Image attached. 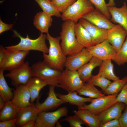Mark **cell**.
I'll return each mask as SVG.
<instances>
[{
	"label": "cell",
	"instance_id": "obj_1",
	"mask_svg": "<svg viewBox=\"0 0 127 127\" xmlns=\"http://www.w3.org/2000/svg\"><path fill=\"white\" fill-rule=\"evenodd\" d=\"M46 35L49 47L48 54L43 53V61L52 68L62 72L67 57L60 43V37H53L49 33Z\"/></svg>",
	"mask_w": 127,
	"mask_h": 127
},
{
	"label": "cell",
	"instance_id": "obj_2",
	"mask_svg": "<svg viewBox=\"0 0 127 127\" xmlns=\"http://www.w3.org/2000/svg\"><path fill=\"white\" fill-rule=\"evenodd\" d=\"M75 23L70 20L64 21L62 26L60 36V45L66 56L71 55L81 51L83 48L78 42L75 36L74 26Z\"/></svg>",
	"mask_w": 127,
	"mask_h": 127
},
{
	"label": "cell",
	"instance_id": "obj_3",
	"mask_svg": "<svg viewBox=\"0 0 127 127\" xmlns=\"http://www.w3.org/2000/svg\"><path fill=\"white\" fill-rule=\"evenodd\" d=\"M12 30L13 33V36L19 38L20 40V41L17 44L6 47L5 48L13 51L36 50L43 53H48L49 48L45 42L47 35L41 33L37 38L32 39L29 37L28 34L27 35L26 37L24 38L16 31Z\"/></svg>",
	"mask_w": 127,
	"mask_h": 127
},
{
	"label": "cell",
	"instance_id": "obj_4",
	"mask_svg": "<svg viewBox=\"0 0 127 127\" xmlns=\"http://www.w3.org/2000/svg\"><path fill=\"white\" fill-rule=\"evenodd\" d=\"M29 51H13L0 46V69L11 71L24 62Z\"/></svg>",
	"mask_w": 127,
	"mask_h": 127
},
{
	"label": "cell",
	"instance_id": "obj_5",
	"mask_svg": "<svg viewBox=\"0 0 127 127\" xmlns=\"http://www.w3.org/2000/svg\"><path fill=\"white\" fill-rule=\"evenodd\" d=\"M31 67L33 77L46 82L48 85L58 87L62 71L52 68L43 61L33 64Z\"/></svg>",
	"mask_w": 127,
	"mask_h": 127
},
{
	"label": "cell",
	"instance_id": "obj_6",
	"mask_svg": "<svg viewBox=\"0 0 127 127\" xmlns=\"http://www.w3.org/2000/svg\"><path fill=\"white\" fill-rule=\"evenodd\" d=\"M95 7L88 0H76L61 14L64 21L70 20L75 23L85 15L95 9Z\"/></svg>",
	"mask_w": 127,
	"mask_h": 127
},
{
	"label": "cell",
	"instance_id": "obj_7",
	"mask_svg": "<svg viewBox=\"0 0 127 127\" xmlns=\"http://www.w3.org/2000/svg\"><path fill=\"white\" fill-rule=\"evenodd\" d=\"M84 83L81 79L77 71L71 70L66 68L62 71L59 79L58 87L68 92L76 91Z\"/></svg>",
	"mask_w": 127,
	"mask_h": 127
},
{
	"label": "cell",
	"instance_id": "obj_8",
	"mask_svg": "<svg viewBox=\"0 0 127 127\" xmlns=\"http://www.w3.org/2000/svg\"><path fill=\"white\" fill-rule=\"evenodd\" d=\"M11 80L12 85L15 87L21 84L26 85L33 77L31 67L28 61L5 75Z\"/></svg>",
	"mask_w": 127,
	"mask_h": 127
},
{
	"label": "cell",
	"instance_id": "obj_9",
	"mask_svg": "<svg viewBox=\"0 0 127 127\" xmlns=\"http://www.w3.org/2000/svg\"><path fill=\"white\" fill-rule=\"evenodd\" d=\"M68 110L66 107H60L53 112H39L36 120L35 127H54L61 118L67 116Z\"/></svg>",
	"mask_w": 127,
	"mask_h": 127
},
{
	"label": "cell",
	"instance_id": "obj_10",
	"mask_svg": "<svg viewBox=\"0 0 127 127\" xmlns=\"http://www.w3.org/2000/svg\"><path fill=\"white\" fill-rule=\"evenodd\" d=\"M86 48L93 57L103 61L113 60L117 52L107 40L96 45Z\"/></svg>",
	"mask_w": 127,
	"mask_h": 127
},
{
	"label": "cell",
	"instance_id": "obj_11",
	"mask_svg": "<svg viewBox=\"0 0 127 127\" xmlns=\"http://www.w3.org/2000/svg\"><path fill=\"white\" fill-rule=\"evenodd\" d=\"M118 95H109L92 99L90 104H85L78 109H87L98 115L117 102L116 98Z\"/></svg>",
	"mask_w": 127,
	"mask_h": 127
},
{
	"label": "cell",
	"instance_id": "obj_12",
	"mask_svg": "<svg viewBox=\"0 0 127 127\" xmlns=\"http://www.w3.org/2000/svg\"><path fill=\"white\" fill-rule=\"evenodd\" d=\"M92 57L86 48H84L79 52L68 56L64 67L71 70L77 71L88 62Z\"/></svg>",
	"mask_w": 127,
	"mask_h": 127
},
{
	"label": "cell",
	"instance_id": "obj_13",
	"mask_svg": "<svg viewBox=\"0 0 127 127\" xmlns=\"http://www.w3.org/2000/svg\"><path fill=\"white\" fill-rule=\"evenodd\" d=\"M55 87L54 85H49L48 96L42 103L39 102L40 96L36 99L35 105L39 112L53 110L65 103L57 96L55 91Z\"/></svg>",
	"mask_w": 127,
	"mask_h": 127
},
{
	"label": "cell",
	"instance_id": "obj_14",
	"mask_svg": "<svg viewBox=\"0 0 127 127\" xmlns=\"http://www.w3.org/2000/svg\"><path fill=\"white\" fill-rule=\"evenodd\" d=\"M127 35V31L123 27L116 24L108 30L106 40L118 52L121 47Z\"/></svg>",
	"mask_w": 127,
	"mask_h": 127
},
{
	"label": "cell",
	"instance_id": "obj_15",
	"mask_svg": "<svg viewBox=\"0 0 127 127\" xmlns=\"http://www.w3.org/2000/svg\"><path fill=\"white\" fill-rule=\"evenodd\" d=\"M79 21L90 34L93 46L106 40L108 30L99 28L83 18Z\"/></svg>",
	"mask_w": 127,
	"mask_h": 127
},
{
	"label": "cell",
	"instance_id": "obj_16",
	"mask_svg": "<svg viewBox=\"0 0 127 127\" xmlns=\"http://www.w3.org/2000/svg\"><path fill=\"white\" fill-rule=\"evenodd\" d=\"M13 91V97L11 101L16 107L21 108L32 104L30 102V93L26 85H20Z\"/></svg>",
	"mask_w": 127,
	"mask_h": 127
},
{
	"label": "cell",
	"instance_id": "obj_17",
	"mask_svg": "<svg viewBox=\"0 0 127 127\" xmlns=\"http://www.w3.org/2000/svg\"><path fill=\"white\" fill-rule=\"evenodd\" d=\"M82 18L99 28L107 30L111 28L116 25L113 23L105 15L95 8Z\"/></svg>",
	"mask_w": 127,
	"mask_h": 127
},
{
	"label": "cell",
	"instance_id": "obj_18",
	"mask_svg": "<svg viewBox=\"0 0 127 127\" xmlns=\"http://www.w3.org/2000/svg\"><path fill=\"white\" fill-rule=\"evenodd\" d=\"M126 105L123 103L117 102L97 115L101 124L114 119H119Z\"/></svg>",
	"mask_w": 127,
	"mask_h": 127
},
{
	"label": "cell",
	"instance_id": "obj_19",
	"mask_svg": "<svg viewBox=\"0 0 127 127\" xmlns=\"http://www.w3.org/2000/svg\"><path fill=\"white\" fill-rule=\"evenodd\" d=\"M39 112L34 103L25 107L20 108L16 119V126L22 127L29 121L36 120Z\"/></svg>",
	"mask_w": 127,
	"mask_h": 127
},
{
	"label": "cell",
	"instance_id": "obj_20",
	"mask_svg": "<svg viewBox=\"0 0 127 127\" xmlns=\"http://www.w3.org/2000/svg\"><path fill=\"white\" fill-rule=\"evenodd\" d=\"M111 16V21L118 24L127 31V5L124 2L123 5L118 8L115 6L108 7Z\"/></svg>",
	"mask_w": 127,
	"mask_h": 127
},
{
	"label": "cell",
	"instance_id": "obj_21",
	"mask_svg": "<svg viewBox=\"0 0 127 127\" xmlns=\"http://www.w3.org/2000/svg\"><path fill=\"white\" fill-rule=\"evenodd\" d=\"M57 96L65 103H68L69 104L75 105L80 108L86 104V102H91L92 98H85L77 95L76 91L68 92L67 94H63L60 93H56Z\"/></svg>",
	"mask_w": 127,
	"mask_h": 127
},
{
	"label": "cell",
	"instance_id": "obj_22",
	"mask_svg": "<svg viewBox=\"0 0 127 127\" xmlns=\"http://www.w3.org/2000/svg\"><path fill=\"white\" fill-rule=\"evenodd\" d=\"M103 61L94 57H93L90 61L84 65L77 70L79 76L84 83L87 82L93 75L92 72L95 67L100 66Z\"/></svg>",
	"mask_w": 127,
	"mask_h": 127
},
{
	"label": "cell",
	"instance_id": "obj_23",
	"mask_svg": "<svg viewBox=\"0 0 127 127\" xmlns=\"http://www.w3.org/2000/svg\"><path fill=\"white\" fill-rule=\"evenodd\" d=\"M51 16L43 11L39 12L34 17L33 24L41 33L47 34L49 33V28L52 24V19Z\"/></svg>",
	"mask_w": 127,
	"mask_h": 127
},
{
	"label": "cell",
	"instance_id": "obj_24",
	"mask_svg": "<svg viewBox=\"0 0 127 127\" xmlns=\"http://www.w3.org/2000/svg\"><path fill=\"white\" fill-rule=\"evenodd\" d=\"M89 127H100V123L97 115L86 109H78L73 111Z\"/></svg>",
	"mask_w": 127,
	"mask_h": 127
},
{
	"label": "cell",
	"instance_id": "obj_25",
	"mask_svg": "<svg viewBox=\"0 0 127 127\" xmlns=\"http://www.w3.org/2000/svg\"><path fill=\"white\" fill-rule=\"evenodd\" d=\"M74 31L78 42L83 48H86L93 46L90 34L79 22L75 23Z\"/></svg>",
	"mask_w": 127,
	"mask_h": 127
},
{
	"label": "cell",
	"instance_id": "obj_26",
	"mask_svg": "<svg viewBox=\"0 0 127 127\" xmlns=\"http://www.w3.org/2000/svg\"><path fill=\"white\" fill-rule=\"evenodd\" d=\"M47 85L46 82L34 77L28 81L26 85L30 93V102L32 103H33L36 99L40 96V90Z\"/></svg>",
	"mask_w": 127,
	"mask_h": 127
},
{
	"label": "cell",
	"instance_id": "obj_27",
	"mask_svg": "<svg viewBox=\"0 0 127 127\" xmlns=\"http://www.w3.org/2000/svg\"><path fill=\"white\" fill-rule=\"evenodd\" d=\"M20 109L15 105L11 100L6 102L3 108L0 110V122L16 118Z\"/></svg>",
	"mask_w": 127,
	"mask_h": 127
},
{
	"label": "cell",
	"instance_id": "obj_28",
	"mask_svg": "<svg viewBox=\"0 0 127 127\" xmlns=\"http://www.w3.org/2000/svg\"><path fill=\"white\" fill-rule=\"evenodd\" d=\"M113 66L111 60L103 61L100 66L99 70L97 75L113 81L119 79V77L116 75L114 73Z\"/></svg>",
	"mask_w": 127,
	"mask_h": 127
},
{
	"label": "cell",
	"instance_id": "obj_29",
	"mask_svg": "<svg viewBox=\"0 0 127 127\" xmlns=\"http://www.w3.org/2000/svg\"><path fill=\"white\" fill-rule=\"evenodd\" d=\"M76 91L79 95H84L92 99L105 96L94 86L87 82L84 83L81 87Z\"/></svg>",
	"mask_w": 127,
	"mask_h": 127
},
{
	"label": "cell",
	"instance_id": "obj_30",
	"mask_svg": "<svg viewBox=\"0 0 127 127\" xmlns=\"http://www.w3.org/2000/svg\"><path fill=\"white\" fill-rule=\"evenodd\" d=\"M4 71L0 69V96L5 102L11 100L13 97V89L10 88L5 79Z\"/></svg>",
	"mask_w": 127,
	"mask_h": 127
},
{
	"label": "cell",
	"instance_id": "obj_31",
	"mask_svg": "<svg viewBox=\"0 0 127 127\" xmlns=\"http://www.w3.org/2000/svg\"><path fill=\"white\" fill-rule=\"evenodd\" d=\"M43 11L51 16L61 17V14L54 6L50 0H34Z\"/></svg>",
	"mask_w": 127,
	"mask_h": 127
},
{
	"label": "cell",
	"instance_id": "obj_32",
	"mask_svg": "<svg viewBox=\"0 0 127 127\" xmlns=\"http://www.w3.org/2000/svg\"><path fill=\"white\" fill-rule=\"evenodd\" d=\"M127 82V76L122 79L113 81L109 85L104 91V94L109 95L118 94Z\"/></svg>",
	"mask_w": 127,
	"mask_h": 127
},
{
	"label": "cell",
	"instance_id": "obj_33",
	"mask_svg": "<svg viewBox=\"0 0 127 127\" xmlns=\"http://www.w3.org/2000/svg\"><path fill=\"white\" fill-rule=\"evenodd\" d=\"M113 60L119 66L127 63V36Z\"/></svg>",
	"mask_w": 127,
	"mask_h": 127
},
{
	"label": "cell",
	"instance_id": "obj_34",
	"mask_svg": "<svg viewBox=\"0 0 127 127\" xmlns=\"http://www.w3.org/2000/svg\"><path fill=\"white\" fill-rule=\"evenodd\" d=\"M87 82L99 87L104 91L111 82L107 79L97 75H92Z\"/></svg>",
	"mask_w": 127,
	"mask_h": 127
},
{
	"label": "cell",
	"instance_id": "obj_35",
	"mask_svg": "<svg viewBox=\"0 0 127 127\" xmlns=\"http://www.w3.org/2000/svg\"><path fill=\"white\" fill-rule=\"evenodd\" d=\"M95 7V8L102 13L108 18H111L107 4L105 0H88Z\"/></svg>",
	"mask_w": 127,
	"mask_h": 127
},
{
	"label": "cell",
	"instance_id": "obj_36",
	"mask_svg": "<svg viewBox=\"0 0 127 127\" xmlns=\"http://www.w3.org/2000/svg\"><path fill=\"white\" fill-rule=\"evenodd\" d=\"M76 0H52V2L57 9L60 12H64Z\"/></svg>",
	"mask_w": 127,
	"mask_h": 127
},
{
	"label": "cell",
	"instance_id": "obj_37",
	"mask_svg": "<svg viewBox=\"0 0 127 127\" xmlns=\"http://www.w3.org/2000/svg\"><path fill=\"white\" fill-rule=\"evenodd\" d=\"M62 121L68 122L71 127H81L82 125L85 123L76 115L68 116L62 120Z\"/></svg>",
	"mask_w": 127,
	"mask_h": 127
},
{
	"label": "cell",
	"instance_id": "obj_38",
	"mask_svg": "<svg viewBox=\"0 0 127 127\" xmlns=\"http://www.w3.org/2000/svg\"><path fill=\"white\" fill-rule=\"evenodd\" d=\"M116 100L117 102H122L127 105V82L118 95Z\"/></svg>",
	"mask_w": 127,
	"mask_h": 127
},
{
	"label": "cell",
	"instance_id": "obj_39",
	"mask_svg": "<svg viewBox=\"0 0 127 127\" xmlns=\"http://www.w3.org/2000/svg\"><path fill=\"white\" fill-rule=\"evenodd\" d=\"M100 127H120L119 119H114L101 124Z\"/></svg>",
	"mask_w": 127,
	"mask_h": 127
},
{
	"label": "cell",
	"instance_id": "obj_40",
	"mask_svg": "<svg viewBox=\"0 0 127 127\" xmlns=\"http://www.w3.org/2000/svg\"><path fill=\"white\" fill-rule=\"evenodd\" d=\"M120 127H127V105L119 119Z\"/></svg>",
	"mask_w": 127,
	"mask_h": 127
},
{
	"label": "cell",
	"instance_id": "obj_41",
	"mask_svg": "<svg viewBox=\"0 0 127 127\" xmlns=\"http://www.w3.org/2000/svg\"><path fill=\"white\" fill-rule=\"evenodd\" d=\"M16 118L0 122V127H15L16 126Z\"/></svg>",
	"mask_w": 127,
	"mask_h": 127
},
{
	"label": "cell",
	"instance_id": "obj_42",
	"mask_svg": "<svg viewBox=\"0 0 127 127\" xmlns=\"http://www.w3.org/2000/svg\"><path fill=\"white\" fill-rule=\"evenodd\" d=\"M13 24H7L3 22L0 18V34L12 29Z\"/></svg>",
	"mask_w": 127,
	"mask_h": 127
},
{
	"label": "cell",
	"instance_id": "obj_43",
	"mask_svg": "<svg viewBox=\"0 0 127 127\" xmlns=\"http://www.w3.org/2000/svg\"><path fill=\"white\" fill-rule=\"evenodd\" d=\"M36 123V120H32L26 123L22 127H35Z\"/></svg>",
	"mask_w": 127,
	"mask_h": 127
},
{
	"label": "cell",
	"instance_id": "obj_44",
	"mask_svg": "<svg viewBox=\"0 0 127 127\" xmlns=\"http://www.w3.org/2000/svg\"><path fill=\"white\" fill-rule=\"evenodd\" d=\"M5 102L2 97L0 96V110H1L4 106Z\"/></svg>",
	"mask_w": 127,
	"mask_h": 127
},
{
	"label": "cell",
	"instance_id": "obj_45",
	"mask_svg": "<svg viewBox=\"0 0 127 127\" xmlns=\"http://www.w3.org/2000/svg\"><path fill=\"white\" fill-rule=\"evenodd\" d=\"M115 0H109L108 3L107 4V6L108 7L111 6H115V4L114 1Z\"/></svg>",
	"mask_w": 127,
	"mask_h": 127
},
{
	"label": "cell",
	"instance_id": "obj_46",
	"mask_svg": "<svg viewBox=\"0 0 127 127\" xmlns=\"http://www.w3.org/2000/svg\"><path fill=\"white\" fill-rule=\"evenodd\" d=\"M56 127H62V125L60 123V122L57 121L56 123Z\"/></svg>",
	"mask_w": 127,
	"mask_h": 127
},
{
	"label": "cell",
	"instance_id": "obj_47",
	"mask_svg": "<svg viewBox=\"0 0 127 127\" xmlns=\"http://www.w3.org/2000/svg\"><path fill=\"white\" fill-rule=\"evenodd\" d=\"M50 0L51 1L52 0Z\"/></svg>",
	"mask_w": 127,
	"mask_h": 127
}]
</instances>
